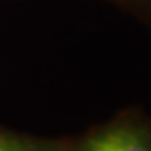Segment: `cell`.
I'll use <instances>...</instances> for the list:
<instances>
[{"label": "cell", "mask_w": 151, "mask_h": 151, "mask_svg": "<svg viewBox=\"0 0 151 151\" xmlns=\"http://www.w3.org/2000/svg\"><path fill=\"white\" fill-rule=\"evenodd\" d=\"M70 151H151V129L136 121H123L97 131Z\"/></svg>", "instance_id": "6da1fadb"}, {"label": "cell", "mask_w": 151, "mask_h": 151, "mask_svg": "<svg viewBox=\"0 0 151 151\" xmlns=\"http://www.w3.org/2000/svg\"><path fill=\"white\" fill-rule=\"evenodd\" d=\"M0 151H34V150H30L25 143H20L19 139L0 134Z\"/></svg>", "instance_id": "7a4b0ae2"}, {"label": "cell", "mask_w": 151, "mask_h": 151, "mask_svg": "<svg viewBox=\"0 0 151 151\" xmlns=\"http://www.w3.org/2000/svg\"><path fill=\"white\" fill-rule=\"evenodd\" d=\"M148 2H151V0H148Z\"/></svg>", "instance_id": "3957f363"}]
</instances>
